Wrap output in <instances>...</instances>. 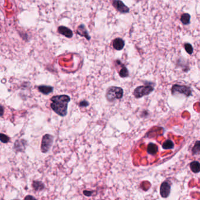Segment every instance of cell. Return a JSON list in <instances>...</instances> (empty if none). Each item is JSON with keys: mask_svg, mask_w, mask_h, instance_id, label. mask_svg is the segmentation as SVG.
I'll return each mask as SVG.
<instances>
[{"mask_svg": "<svg viewBox=\"0 0 200 200\" xmlns=\"http://www.w3.org/2000/svg\"><path fill=\"white\" fill-rule=\"evenodd\" d=\"M52 102L51 104L52 109L58 115L65 117L67 113L68 104L70 101V97L66 95L54 96L51 98Z\"/></svg>", "mask_w": 200, "mask_h": 200, "instance_id": "6da1fadb", "label": "cell"}, {"mask_svg": "<svg viewBox=\"0 0 200 200\" xmlns=\"http://www.w3.org/2000/svg\"><path fill=\"white\" fill-rule=\"evenodd\" d=\"M124 90L121 87L111 86L108 88L105 94L107 100L112 102L116 99H120L123 97Z\"/></svg>", "mask_w": 200, "mask_h": 200, "instance_id": "7a4b0ae2", "label": "cell"}, {"mask_svg": "<svg viewBox=\"0 0 200 200\" xmlns=\"http://www.w3.org/2000/svg\"><path fill=\"white\" fill-rule=\"evenodd\" d=\"M154 90V88L151 86H140L137 87L133 91V95L135 98L139 99L144 96L149 95Z\"/></svg>", "mask_w": 200, "mask_h": 200, "instance_id": "3957f363", "label": "cell"}, {"mask_svg": "<svg viewBox=\"0 0 200 200\" xmlns=\"http://www.w3.org/2000/svg\"><path fill=\"white\" fill-rule=\"evenodd\" d=\"M53 142V136L46 134L43 136L41 143V151L43 153H46L49 151L51 147L52 146Z\"/></svg>", "mask_w": 200, "mask_h": 200, "instance_id": "277c9868", "label": "cell"}, {"mask_svg": "<svg viewBox=\"0 0 200 200\" xmlns=\"http://www.w3.org/2000/svg\"><path fill=\"white\" fill-rule=\"evenodd\" d=\"M172 94L173 95H176L177 94L182 95L185 96H189L191 93V90L189 87L183 85H174L172 89Z\"/></svg>", "mask_w": 200, "mask_h": 200, "instance_id": "5b68a950", "label": "cell"}, {"mask_svg": "<svg viewBox=\"0 0 200 200\" xmlns=\"http://www.w3.org/2000/svg\"><path fill=\"white\" fill-rule=\"evenodd\" d=\"M113 6L119 12L124 14L128 13L130 11L129 8L126 6L124 3L121 0H114L112 2Z\"/></svg>", "mask_w": 200, "mask_h": 200, "instance_id": "8992f818", "label": "cell"}, {"mask_svg": "<svg viewBox=\"0 0 200 200\" xmlns=\"http://www.w3.org/2000/svg\"><path fill=\"white\" fill-rule=\"evenodd\" d=\"M160 195L163 198H167L170 193V186L167 182H164L162 184L160 189Z\"/></svg>", "mask_w": 200, "mask_h": 200, "instance_id": "52a82bcc", "label": "cell"}, {"mask_svg": "<svg viewBox=\"0 0 200 200\" xmlns=\"http://www.w3.org/2000/svg\"><path fill=\"white\" fill-rule=\"evenodd\" d=\"M58 32L60 34L64 35L65 37H66L68 38H71L73 35L72 31L70 29H69L68 28H67V27H64V26L59 27L58 28Z\"/></svg>", "mask_w": 200, "mask_h": 200, "instance_id": "ba28073f", "label": "cell"}, {"mask_svg": "<svg viewBox=\"0 0 200 200\" xmlns=\"http://www.w3.org/2000/svg\"><path fill=\"white\" fill-rule=\"evenodd\" d=\"M26 141L24 140H16L15 143V146H14V148L17 151H23L25 148H26Z\"/></svg>", "mask_w": 200, "mask_h": 200, "instance_id": "9c48e42d", "label": "cell"}, {"mask_svg": "<svg viewBox=\"0 0 200 200\" xmlns=\"http://www.w3.org/2000/svg\"><path fill=\"white\" fill-rule=\"evenodd\" d=\"M125 46V42L121 38H116L113 42V47L118 51L122 50Z\"/></svg>", "mask_w": 200, "mask_h": 200, "instance_id": "30bf717a", "label": "cell"}, {"mask_svg": "<svg viewBox=\"0 0 200 200\" xmlns=\"http://www.w3.org/2000/svg\"><path fill=\"white\" fill-rule=\"evenodd\" d=\"M38 90L40 92L44 95H49L53 91V87L51 86L41 85L38 86Z\"/></svg>", "mask_w": 200, "mask_h": 200, "instance_id": "8fae6325", "label": "cell"}, {"mask_svg": "<svg viewBox=\"0 0 200 200\" xmlns=\"http://www.w3.org/2000/svg\"><path fill=\"white\" fill-rule=\"evenodd\" d=\"M77 33L78 35H80L81 37H84L85 38H87L88 40H90V37L88 35L84 25H81L78 27V29H77Z\"/></svg>", "mask_w": 200, "mask_h": 200, "instance_id": "7c38bea8", "label": "cell"}, {"mask_svg": "<svg viewBox=\"0 0 200 200\" xmlns=\"http://www.w3.org/2000/svg\"><path fill=\"white\" fill-rule=\"evenodd\" d=\"M158 151V147L156 144L150 143L148 144L147 148V152L148 154L151 155L156 154Z\"/></svg>", "mask_w": 200, "mask_h": 200, "instance_id": "4fadbf2b", "label": "cell"}, {"mask_svg": "<svg viewBox=\"0 0 200 200\" xmlns=\"http://www.w3.org/2000/svg\"><path fill=\"white\" fill-rule=\"evenodd\" d=\"M190 168L191 171L195 173L200 171V163L198 161H193L190 164Z\"/></svg>", "mask_w": 200, "mask_h": 200, "instance_id": "5bb4252c", "label": "cell"}, {"mask_svg": "<svg viewBox=\"0 0 200 200\" xmlns=\"http://www.w3.org/2000/svg\"><path fill=\"white\" fill-rule=\"evenodd\" d=\"M32 186L36 191H42L45 188L44 184L39 181H34L33 182Z\"/></svg>", "mask_w": 200, "mask_h": 200, "instance_id": "9a60e30c", "label": "cell"}, {"mask_svg": "<svg viewBox=\"0 0 200 200\" xmlns=\"http://www.w3.org/2000/svg\"><path fill=\"white\" fill-rule=\"evenodd\" d=\"M190 15L189 14L185 13L181 16V21L184 25L189 24L190 22Z\"/></svg>", "mask_w": 200, "mask_h": 200, "instance_id": "2e32d148", "label": "cell"}, {"mask_svg": "<svg viewBox=\"0 0 200 200\" xmlns=\"http://www.w3.org/2000/svg\"><path fill=\"white\" fill-rule=\"evenodd\" d=\"M162 147L164 149H172L174 147V143L173 142L170 140H166L162 145Z\"/></svg>", "mask_w": 200, "mask_h": 200, "instance_id": "e0dca14e", "label": "cell"}, {"mask_svg": "<svg viewBox=\"0 0 200 200\" xmlns=\"http://www.w3.org/2000/svg\"><path fill=\"white\" fill-rule=\"evenodd\" d=\"M119 75L121 77H127L129 76V72L127 68L125 66L122 67L121 69L119 72Z\"/></svg>", "mask_w": 200, "mask_h": 200, "instance_id": "ac0fdd59", "label": "cell"}, {"mask_svg": "<svg viewBox=\"0 0 200 200\" xmlns=\"http://www.w3.org/2000/svg\"><path fill=\"white\" fill-rule=\"evenodd\" d=\"M192 152L194 154H200V141H196L194 146L192 149Z\"/></svg>", "mask_w": 200, "mask_h": 200, "instance_id": "d6986e66", "label": "cell"}, {"mask_svg": "<svg viewBox=\"0 0 200 200\" xmlns=\"http://www.w3.org/2000/svg\"><path fill=\"white\" fill-rule=\"evenodd\" d=\"M184 48L186 51H187V52L189 54H192L193 52V48L192 47V45L190 44H186L184 45Z\"/></svg>", "mask_w": 200, "mask_h": 200, "instance_id": "ffe728a7", "label": "cell"}, {"mask_svg": "<svg viewBox=\"0 0 200 200\" xmlns=\"http://www.w3.org/2000/svg\"><path fill=\"white\" fill-rule=\"evenodd\" d=\"M0 141L4 143H7L9 141V137L4 134L0 133Z\"/></svg>", "mask_w": 200, "mask_h": 200, "instance_id": "44dd1931", "label": "cell"}, {"mask_svg": "<svg viewBox=\"0 0 200 200\" xmlns=\"http://www.w3.org/2000/svg\"><path fill=\"white\" fill-rule=\"evenodd\" d=\"M89 105V103L88 101L83 100L82 101H81L79 103V106L80 107H87Z\"/></svg>", "mask_w": 200, "mask_h": 200, "instance_id": "7402d4cb", "label": "cell"}, {"mask_svg": "<svg viewBox=\"0 0 200 200\" xmlns=\"http://www.w3.org/2000/svg\"><path fill=\"white\" fill-rule=\"evenodd\" d=\"M94 193L93 191H88V190H84L83 191V194L84 196H87V197H90V196H92L93 195V193Z\"/></svg>", "mask_w": 200, "mask_h": 200, "instance_id": "603a6c76", "label": "cell"}, {"mask_svg": "<svg viewBox=\"0 0 200 200\" xmlns=\"http://www.w3.org/2000/svg\"><path fill=\"white\" fill-rule=\"evenodd\" d=\"M4 109L2 106L0 105V116H2L4 115Z\"/></svg>", "mask_w": 200, "mask_h": 200, "instance_id": "cb8c5ba5", "label": "cell"}, {"mask_svg": "<svg viewBox=\"0 0 200 200\" xmlns=\"http://www.w3.org/2000/svg\"><path fill=\"white\" fill-rule=\"evenodd\" d=\"M25 200H26V199H35V198L33 197H32V196H26V197L25 198Z\"/></svg>", "mask_w": 200, "mask_h": 200, "instance_id": "d4e9b609", "label": "cell"}]
</instances>
